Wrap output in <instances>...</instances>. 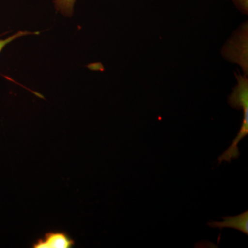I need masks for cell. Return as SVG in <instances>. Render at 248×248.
I'll return each instance as SVG.
<instances>
[{"label":"cell","mask_w":248,"mask_h":248,"mask_svg":"<svg viewBox=\"0 0 248 248\" xmlns=\"http://www.w3.org/2000/svg\"><path fill=\"white\" fill-rule=\"evenodd\" d=\"M241 6H243L244 9H248V0H238Z\"/></svg>","instance_id":"obj_6"},{"label":"cell","mask_w":248,"mask_h":248,"mask_svg":"<svg viewBox=\"0 0 248 248\" xmlns=\"http://www.w3.org/2000/svg\"><path fill=\"white\" fill-rule=\"evenodd\" d=\"M209 226L213 228L223 229L225 228H234L248 234V212H244L235 217H227L223 218V221H213L208 223Z\"/></svg>","instance_id":"obj_2"},{"label":"cell","mask_w":248,"mask_h":248,"mask_svg":"<svg viewBox=\"0 0 248 248\" xmlns=\"http://www.w3.org/2000/svg\"><path fill=\"white\" fill-rule=\"evenodd\" d=\"M242 82L239 81L237 89L235 90L229 99V103L232 107L241 108H242L244 111V121H248V95L247 81L244 80Z\"/></svg>","instance_id":"obj_3"},{"label":"cell","mask_w":248,"mask_h":248,"mask_svg":"<svg viewBox=\"0 0 248 248\" xmlns=\"http://www.w3.org/2000/svg\"><path fill=\"white\" fill-rule=\"evenodd\" d=\"M76 1V0H55V7L62 14L66 16H71Z\"/></svg>","instance_id":"obj_4"},{"label":"cell","mask_w":248,"mask_h":248,"mask_svg":"<svg viewBox=\"0 0 248 248\" xmlns=\"http://www.w3.org/2000/svg\"><path fill=\"white\" fill-rule=\"evenodd\" d=\"M29 34H39V32H35V33H34V32H27V31H24V32L20 31V32L15 34V35L8 37V38L4 39V40H0V53L2 51L3 49L4 48V47L6 46V45H9V44L11 43L13 41L19 38V37H22V36L29 35Z\"/></svg>","instance_id":"obj_5"},{"label":"cell","mask_w":248,"mask_h":248,"mask_svg":"<svg viewBox=\"0 0 248 248\" xmlns=\"http://www.w3.org/2000/svg\"><path fill=\"white\" fill-rule=\"evenodd\" d=\"M75 241L63 231H50L32 245L33 248H71Z\"/></svg>","instance_id":"obj_1"}]
</instances>
